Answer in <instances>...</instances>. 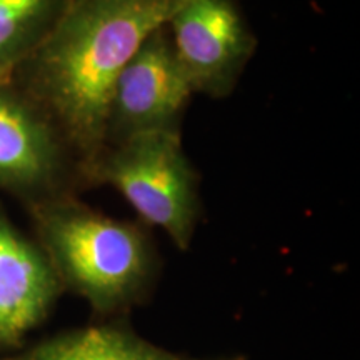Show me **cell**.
I'll use <instances>...</instances> for the list:
<instances>
[{
	"mask_svg": "<svg viewBox=\"0 0 360 360\" xmlns=\"http://www.w3.org/2000/svg\"><path fill=\"white\" fill-rule=\"evenodd\" d=\"M179 0H69L12 82L53 124L82 170L105 146L117 75Z\"/></svg>",
	"mask_w": 360,
	"mask_h": 360,
	"instance_id": "obj_1",
	"label": "cell"
},
{
	"mask_svg": "<svg viewBox=\"0 0 360 360\" xmlns=\"http://www.w3.org/2000/svg\"><path fill=\"white\" fill-rule=\"evenodd\" d=\"M29 207L37 244L60 285L98 312L127 307L146 289L154 254L139 225L107 217L69 193Z\"/></svg>",
	"mask_w": 360,
	"mask_h": 360,
	"instance_id": "obj_2",
	"label": "cell"
},
{
	"mask_svg": "<svg viewBox=\"0 0 360 360\" xmlns=\"http://www.w3.org/2000/svg\"><path fill=\"white\" fill-rule=\"evenodd\" d=\"M80 172L114 187L147 224L167 232L179 249H188L200 214L199 179L179 130H150L107 143Z\"/></svg>",
	"mask_w": 360,
	"mask_h": 360,
	"instance_id": "obj_3",
	"label": "cell"
},
{
	"mask_svg": "<svg viewBox=\"0 0 360 360\" xmlns=\"http://www.w3.org/2000/svg\"><path fill=\"white\" fill-rule=\"evenodd\" d=\"M165 29L193 94L233 92L257 47L236 0H179Z\"/></svg>",
	"mask_w": 360,
	"mask_h": 360,
	"instance_id": "obj_4",
	"label": "cell"
},
{
	"mask_svg": "<svg viewBox=\"0 0 360 360\" xmlns=\"http://www.w3.org/2000/svg\"><path fill=\"white\" fill-rule=\"evenodd\" d=\"M192 94L170 35L162 25L143 40L117 75L107 109L105 146L134 134L179 130Z\"/></svg>",
	"mask_w": 360,
	"mask_h": 360,
	"instance_id": "obj_5",
	"label": "cell"
},
{
	"mask_svg": "<svg viewBox=\"0 0 360 360\" xmlns=\"http://www.w3.org/2000/svg\"><path fill=\"white\" fill-rule=\"evenodd\" d=\"M74 164L44 112L12 80L0 82V188L29 205L64 195Z\"/></svg>",
	"mask_w": 360,
	"mask_h": 360,
	"instance_id": "obj_6",
	"label": "cell"
},
{
	"mask_svg": "<svg viewBox=\"0 0 360 360\" xmlns=\"http://www.w3.org/2000/svg\"><path fill=\"white\" fill-rule=\"evenodd\" d=\"M60 289L42 247L0 210V349L17 347L47 317Z\"/></svg>",
	"mask_w": 360,
	"mask_h": 360,
	"instance_id": "obj_7",
	"label": "cell"
},
{
	"mask_svg": "<svg viewBox=\"0 0 360 360\" xmlns=\"http://www.w3.org/2000/svg\"><path fill=\"white\" fill-rule=\"evenodd\" d=\"M0 360H212L192 359L157 347L114 326L85 327L45 339ZM238 360V359H214Z\"/></svg>",
	"mask_w": 360,
	"mask_h": 360,
	"instance_id": "obj_8",
	"label": "cell"
},
{
	"mask_svg": "<svg viewBox=\"0 0 360 360\" xmlns=\"http://www.w3.org/2000/svg\"><path fill=\"white\" fill-rule=\"evenodd\" d=\"M69 0H0V82H11Z\"/></svg>",
	"mask_w": 360,
	"mask_h": 360,
	"instance_id": "obj_9",
	"label": "cell"
}]
</instances>
